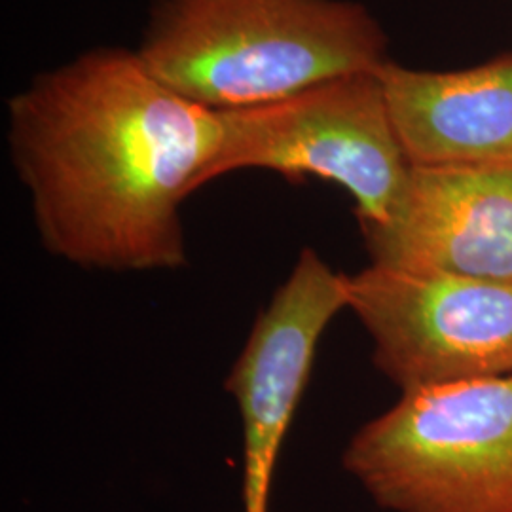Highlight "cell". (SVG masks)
I'll return each mask as SVG.
<instances>
[{
	"label": "cell",
	"instance_id": "8",
	"mask_svg": "<svg viewBox=\"0 0 512 512\" xmlns=\"http://www.w3.org/2000/svg\"><path fill=\"white\" fill-rule=\"evenodd\" d=\"M410 165L512 167V54L465 71L378 69Z\"/></svg>",
	"mask_w": 512,
	"mask_h": 512
},
{
	"label": "cell",
	"instance_id": "1",
	"mask_svg": "<svg viewBox=\"0 0 512 512\" xmlns=\"http://www.w3.org/2000/svg\"><path fill=\"white\" fill-rule=\"evenodd\" d=\"M219 110L167 88L137 50L101 46L8 101V148L42 245L71 264H186L181 203L219 152Z\"/></svg>",
	"mask_w": 512,
	"mask_h": 512
},
{
	"label": "cell",
	"instance_id": "3",
	"mask_svg": "<svg viewBox=\"0 0 512 512\" xmlns=\"http://www.w3.org/2000/svg\"><path fill=\"white\" fill-rule=\"evenodd\" d=\"M342 465L387 512H512V376L406 391Z\"/></svg>",
	"mask_w": 512,
	"mask_h": 512
},
{
	"label": "cell",
	"instance_id": "5",
	"mask_svg": "<svg viewBox=\"0 0 512 512\" xmlns=\"http://www.w3.org/2000/svg\"><path fill=\"white\" fill-rule=\"evenodd\" d=\"M348 310L403 393L512 376V285L370 264L349 275Z\"/></svg>",
	"mask_w": 512,
	"mask_h": 512
},
{
	"label": "cell",
	"instance_id": "7",
	"mask_svg": "<svg viewBox=\"0 0 512 512\" xmlns=\"http://www.w3.org/2000/svg\"><path fill=\"white\" fill-rule=\"evenodd\" d=\"M363 234L370 264L512 285V167L412 165L391 219Z\"/></svg>",
	"mask_w": 512,
	"mask_h": 512
},
{
	"label": "cell",
	"instance_id": "6",
	"mask_svg": "<svg viewBox=\"0 0 512 512\" xmlns=\"http://www.w3.org/2000/svg\"><path fill=\"white\" fill-rule=\"evenodd\" d=\"M349 306V275L306 247L258 315L226 389L243 423V512H268L281 444L310 382L317 346Z\"/></svg>",
	"mask_w": 512,
	"mask_h": 512
},
{
	"label": "cell",
	"instance_id": "4",
	"mask_svg": "<svg viewBox=\"0 0 512 512\" xmlns=\"http://www.w3.org/2000/svg\"><path fill=\"white\" fill-rule=\"evenodd\" d=\"M219 116V152L207 183L239 169L275 171L296 183L317 177L348 192L363 230L385 224L403 198L412 165L378 71L332 78Z\"/></svg>",
	"mask_w": 512,
	"mask_h": 512
},
{
	"label": "cell",
	"instance_id": "2",
	"mask_svg": "<svg viewBox=\"0 0 512 512\" xmlns=\"http://www.w3.org/2000/svg\"><path fill=\"white\" fill-rule=\"evenodd\" d=\"M384 29L351 0H158L137 50L167 88L213 110L376 73Z\"/></svg>",
	"mask_w": 512,
	"mask_h": 512
}]
</instances>
